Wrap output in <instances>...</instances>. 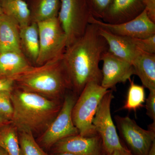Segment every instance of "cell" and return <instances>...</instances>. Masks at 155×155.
<instances>
[{
    "mask_svg": "<svg viewBox=\"0 0 155 155\" xmlns=\"http://www.w3.org/2000/svg\"><path fill=\"white\" fill-rule=\"evenodd\" d=\"M108 49L98 26L90 23L83 35L66 48L62 61L72 88L78 95L89 82L101 85L102 75L99 64Z\"/></svg>",
    "mask_w": 155,
    "mask_h": 155,
    "instance_id": "obj_1",
    "label": "cell"
},
{
    "mask_svg": "<svg viewBox=\"0 0 155 155\" xmlns=\"http://www.w3.org/2000/svg\"><path fill=\"white\" fill-rule=\"evenodd\" d=\"M14 108L11 122L18 130L38 132L45 130L62 107L60 99H49L41 95L21 89L11 94Z\"/></svg>",
    "mask_w": 155,
    "mask_h": 155,
    "instance_id": "obj_2",
    "label": "cell"
},
{
    "mask_svg": "<svg viewBox=\"0 0 155 155\" xmlns=\"http://www.w3.org/2000/svg\"><path fill=\"white\" fill-rule=\"evenodd\" d=\"M14 78L19 88L51 99H60L67 89L72 88L62 59L31 66Z\"/></svg>",
    "mask_w": 155,
    "mask_h": 155,
    "instance_id": "obj_3",
    "label": "cell"
},
{
    "mask_svg": "<svg viewBox=\"0 0 155 155\" xmlns=\"http://www.w3.org/2000/svg\"><path fill=\"white\" fill-rule=\"evenodd\" d=\"M109 90L101 84L90 82L79 94L72 110L73 124L79 135L90 137L97 134L92 122L102 99Z\"/></svg>",
    "mask_w": 155,
    "mask_h": 155,
    "instance_id": "obj_4",
    "label": "cell"
},
{
    "mask_svg": "<svg viewBox=\"0 0 155 155\" xmlns=\"http://www.w3.org/2000/svg\"><path fill=\"white\" fill-rule=\"evenodd\" d=\"M92 16L89 0H61L58 17L67 36V48L83 35Z\"/></svg>",
    "mask_w": 155,
    "mask_h": 155,
    "instance_id": "obj_5",
    "label": "cell"
},
{
    "mask_svg": "<svg viewBox=\"0 0 155 155\" xmlns=\"http://www.w3.org/2000/svg\"><path fill=\"white\" fill-rule=\"evenodd\" d=\"M39 52L35 64L41 66L63 58L67 47L66 34L58 17L37 22Z\"/></svg>",
    "mask_w": 155,
    "mask_h": 155,
    "instance_id": "obj_6",
    "label": "cell"
},
{
    "mask_svg": "<svg viewBox=\"0 0 155 155\" xmlns=\"http://www.w3.org/2000/svg\"><path fill=\"white\" fill-rule=\"evenodd\" d=\"M113 91L109 90L100 102L93 120V125L96 133L100 136L103 148L107 155L116 150L124 149L112 119L111 104L114 99Z\"/></svg>",
    "mask_w": 155,
    "mask_h": 155,
    "instance_id": "obj_7",
    "label": "cell"
},
{
    "mask_svg": "<svg viewBox=\"0 0 155 155\" xmlns=\"http://www.w3.org/2000/svg\"><path fill=\"white\" fill-rule=\"evenodd\" d=\"M114 119L120 136L134 155H147L155 140V122L145 130L128 116H116Z\"/></svg>",
    "mask_w": 155,
    "mask_h": 155,
    "instance_id": "obj_8",
    "label": "cell"
},
{
    "mask_svg": "<svg viewBox=\"0 0 155 155\" xmlns=\"http://www.w3.org/2000/svg\"><path fill=\"white\" fill-rule=\"evenodd\" d=\"M77 99L73 94L65 96L60 112L41 137L40 141L44 146L49 147L62 139L79 134L72 116V109Z\"/></svg>",
    "mask_w": 155,
    "mask_h": 155,
    "instance_id": "obj_9",
    "label": "cell"
},
{
    "mask_svg": "<svg viewBox=\"0 0 155 155\" xmlns=\"http://www.w3.org/2000/svg\"><path fill=\"white\" fill-rule=\"evenodd\" d=\"M89 23L95 24L116 35L132 38H146L155 35V22L150 19L145 10L134 19L120 24L106 23L93 16L90 18Z\"/></svg>",
    "mask_w": 155,
    "mask_h": 155,
    "instance_id": "obj_10",
    "label": "cell"
},
{
    "mask_svg": "<svg viewBox=\"0 0 155 155\" xmlns=\"http://www.w3.org/2000/svg\"><path fill=\"white\" fill-rule=\"evenodd\" d=\"M101 69V85L104 88L111 90L115 89L119 83H125L135 75L132 64L110 52L109 51L103 54Z\"/></svg>",
    "mask_w": 155,
    "mask_h": 155,
    "instance_id": "obj_11",
    "label": "cell"
},
{
    "mask_svg": "<svg viewBox=\"0 0 155 155\" xmlns=\"http://www.w3.org/2000/svg\"><path fill=\"white\" fill-rule=\"evenodd\" d=\"M54 145L57 153H67L75 155H101L103 148L98 134L90 137L71 136L59 140Z\"/></svg>",
    "mask_w": 155,
    "mask_h": 155,
    "instance_id": "obj_12",
    "label": "cell"
},
{
    "mask_svg": "<svg viewBox=\"0 0 155 155\" xmlns=\"http://www.w3.org/2000/svg\"><path fill=\"white\" fill-rule=\"evenodd\" d=\"M144 10L143 0H113L102 19L106 23L120 24L134 19Z\"/></svg>",
    "mask_w": 155,
    "mask_h": 155,
    "instance_id": "obj_13",
    "label": "cell"
},
{
    "mask_svg": "<svg viewBox=\"0 0 155 155\" xmlns=\"http://www.w3.org/2000/svg\"><path fill=\"white\" fill-rule=\"evenodd\" d=\"M98 27L100 35L107 44L108 51L114 55L132 64L134 60L142 51L136 46L132 38L116 35Z\"/></svg>",
    "mask_w": 155,
    "mask_h": 155,
    "instance_id": "obj_14",
    "label": "cell"
},
{
    "mask_svg": "<svg viewBox=\"0 0 155 155\" xmlns=\"http://www.w3.org/2000/svg\"><path fill=\"white\" fill-rule=\"evenodd\" d=\"M7 52L22 53L19 25L14 19L3 14L0 16V54Z\"/></svg>",
    "mask_w": 155,
    "mask_h": 155,
    "instance_id": "obj_15",
    "label": "cell"
},
{
    "mask_svg": "<svg viewBox=\"0 0 155 155\" xmlns=\"http://www.w3.org/2000/svg\"><path fill=\"white\" fill-rule=\"evenodd\" d=\"M31 66L23 53L7 52L0 54V78H14Z\"/></svg>",
    "mask_w": 155,
    "mask_h": 155,
    "instance_id": "obj_16",
    "label": "cell"
},
{
    "mask_svg": "<svg viewBox=\"0 0 155 155\" xmlns=\"http://www.w3.org/2000/svg\"><path fill=\"white\" fill-rule=\"evenodd\" d=\"M135 75L142 86L149 91L155 90V54L141 51L132 63Z\"/></svg>",
    "mask_w": 155,
    "mask_h": 155,
    "instance_id": "obj_17",
    "label": "cell"
},
{
    "mask_svg": "<svg viewBox=\"0 0 155 155\" xmlns=\"http://www.w3.org/2000/svg\"><path fill=\"white\" fill-rule=\"evenodd\" d=\"M20 45L22 53L30 60L36 63L39 52V36L37 23L19 27Z\"/></svg>",
    "mask_w": 155,
    "mask_h": 155,
    "instance_id": "obj_18",
    "label": "cell"
},
{
    "mask_svg": "<svg viewBox=\"0 0 155 155\" xmlns=\"http://www.w3.org/2000/svg\"><path fill=\"white\" fill-rule=\"evenodd\" d=\"M3 14L14 19L19 27L31 22L30 8L24 0H0Z\"/></svg>",
    "mask_w": 155,
    "mask_h": 155,
    "instance_id": "obj_19",
    "label": "cell"
},
{
    "mask_svg": "<svg viewBox=\"0 0 155 155\" xmlns=\"http://www.w3.org/2000/svg\"><path fill=\"white\" fill-rule=\"evenodd\" d=\"M61 0H33L30 8L31 22H37L58 17Z\"/></svg>",
    "mask_w": 155,
    "mask_h": 155,
    "instance_id": "obj_20",
    "label": "cell"
},
{
    "mask_svg": "<svg viewBox=\"0 0 155 155\" xmlns=\"http://www.w3.org/2000/svg\"><path fill=\"white\" fill-rule=\"evenodd\" d=\"M0 147L9 155H21L18 130L11 122L0 127Z\"/></svg>",
    "mask_w": 155,
    "mask_h": 155,
    "instance_id": "obj_21",
    "label": "cell"
},
{
    "mask_svg": "<svg viewBox=\"0 0 155 155\" xmlns=\"http://www.w3.org/2000/svg\"><path fill=\"white\" fill-rule=\"evenodd\" d=\"M130 85L127 91L126 101L122 110L136 112L140 108L143 107L145 102V92L144 87L134 83V81L130 78Z\"/></svg>",
    "mask_w": 155,
    "mask_h": 155,
    "instance_id": "obj_22",
    "label": "cell"
},
{
    "mask_svg": "<svg viewBox=\"0 0 155 155\" xmlns=\"http://www.w3.org/2000/svg\"><path fill=\"white\" fill-rule=\"evenodd\" d=\"M21 155H48L35 141L30 131L18 130Z\"/></svg>",
    "mask_w": 155,
    "mask_h": 155,
    "instance_id": "obj_23",
    "label": "cell"
},
{
    "mask_svg": "<svg viewBox=\"0 0 155 155\" xmlns=\"http://www.w3.org/2000/svg\"><path fill=\"white\" fill-rule=\"evenodd\" d=\"M131 38L139 50L148 54H155V35L146 38Z\"/></svg>",
    "mask_w": 155,
    "mask_h": 155,
    "instance_id": "obj_24",
    "label": "cell"
},
{
    "mask_svg": "<svg viewBox=\"0 0 155 155\" xmlns=\"http://www.w3.org/2000/svg\"><path fill=\"white\" fill-rule=\"evenodd\" d=\"M93 17L102 19L103 16L113 0H89Z\"/></svg>",
    "mask_w": 155,
    "mask_h": 155,
    "instance_id": "obj_25",
    "label": "cell"
},
{
    "mask_svg": "<svg viewBox=\"0 0 155 155\" xmlns=\"http://www.w3.org/2000/svg\"><path fill=\"white\" fill-rule=\"evenodd\" d=\"M145 101L146 114L153 122H155V90L150 91Z\"/></svg>",
    "mask_w": 155,
    "mask_h": 155,
    "instance_id": "obj_26",
    "label": "cell"
},
{
    "mask_svg": "<svg viewBox=\"0 0 155 155\" xmlns=\"http://www.w3.org/2000/svg\"><path fill=\"white\" fill-rule=\"evenodd\" d=\"M15 78H0V92H11L14 89Z\"/></svg>",
    "mask_w": 155,
    "mask_h": 155,
    "instance_id": "obj_27",
    "label": "cell"
},
{
    "mask_svg": "<svg viewBox=\"0 0 155 155\" xmlns=\"http://www.w3.org/2000/svg\"><path fill=\"white\" fill-rule=\"evenodd\" d=\"M145 11L149 17L155 22V0H143Z\"/></svg>",
    "mask_w": 155,
    "mask_h": 155,
    "instance_id": "obj_28",
    "label": "cell"
},
{
    "mask_svg": "<svg viewBox=\"0 0 155 155\" xmlns=\"http://www.w3.org/2000/svg\"><path fill=\"white\" fill-rule=\"evenodd\" d=\"M107 155H133V154L128 150L125 148L122 150H116L110 154Z\"/></svg>",
    "mask_w": 155,
    "mask_h": 155,
    "instance_id": "obj_29",
    "label": "cell"
},
{
    "mask_svg": "<svg viewBox=\"0 0 155 155\" xmlns=\"http://www.w3.org/2000/svg\"><path fill=\"white\" fill-rule=\"evenodd\" d=\"M147 155H155V140L153 142L151 147Z\"/></svg>",
    "mask_w": 155,
    "mask_h": 155,
    "instance_id": "obj_30",
    "label": "cell"
},
{
    "mask_svg": "<svg viewBox=\"0 0 155 155\" xmlns=\"http://www.w3.org/2000/svg\"><path fill=\"white\" fill-rule=\"evenodd\" d=\"M9 122H8V121H6L5 119H2V118L0 117V127L2 126L3 125H5V124H7V123H8Z\"/></svg>",
    "mask_w": 155,
    "mask_h": 155,
    "instance_id": "obj_31",
    "label": "cell"
},
{
    "mask_svg": "<svg viewBox=\"0 0 155 155\" xmlns=\"http://www.w3.org/2000/svg\"><path fill=\"white\" fill-rule=\"evenodd\" d=\"M0 155H9L3 149L0 147Z\"/></svg>",
    "mask_w": 155,
    "mask_h": 155,
    "instance_id": "obj_32",
    "label": "cell"
},
{
    "mask_svg": "<svg viewBox=\"0 0 155 155\" xmlns=\"http://www.w3.org/2000/svg\"><path fill=\"white\" fill-rule=\"evenodd\" d=\"M55 155H75L69 153H58L57 154Z\"/></svg>",
    "mask_w": 155,
    "mask_h": 155,
    "instance_id": "obj_33",
    "label": "cell"
},
{
    "mask_svg": "<svg viewBox=\"0 0 155 155\" xmlns=\"http://www.w3.org/2000/svg\"><path fill=\"white\" fill-rule=\"evenodd\" d=\"M3 14L2 9V6H1V3H0V16Z\"/></svg>",
    "mask_w": 155,
    "mask_h": 155,
    "instance_id": "obj_34",
    "label": "cell"
}]
</instances>
